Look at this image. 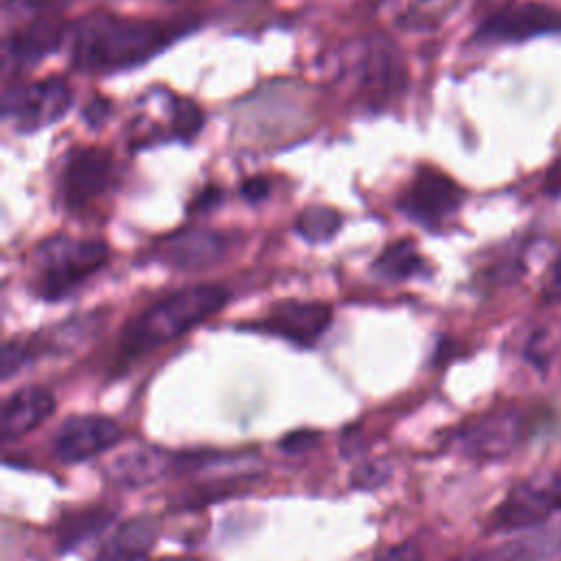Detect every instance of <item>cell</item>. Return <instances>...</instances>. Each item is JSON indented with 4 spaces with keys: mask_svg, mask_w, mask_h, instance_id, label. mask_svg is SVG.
<instances>
[{
    "mask_svg": "<svg viewBox=\"0 0 561 561\" xmlns=\"http://www.w3.org/2000/svg\"><path fill=\"white\" fill-rule=\"evenodd\" d=\"M156 528L147 517L125 522L99 550L94 561H142L153 543Z\"/></svg>",
    "mask_w": 561,
    "mask_h": 561,
    "instance_id": "cell-17",
    "label": "cell"
},
{
    "mask_svg": "<svg viewBox=\"0 0 561 561\" xmlns=\"http://www.w3.org/2000/svg\"><path fill=\"white\" fill-rule=\"evenodd\" d=\"M543 193L552 195V197H559L561 195V153L550 162V167L546 169L543 173Z\"/></svg>",
    "mask_w": 561,
    "mask_h": 561,
    "instance_id": "cell-27",
    "label": "cell"
},
{
    "mask_svg": "<svg viewBox=\"0 0 561 561\" xmlns=\"http://www.w3.org/2000/svg\"><path fill=\"white\" fill-rule=\"evenodd\" d=\"M294 228L305 241L324 243V241L333 239L337 234V230L342 228V215L333 206L313 204L298 213Z\"/></svg>",
    "mask_w": 561,
    "mask_h": 561,
    "instance_id": "cell-20",
    "label": "cell"
},
{
    "mask_svg": "<svg viewBox=\"0 0 561 561\" xmlns=\"http://www.w3.org/2000/svg\"><path fill=\"white\" fill-rule=\"evenodd\" d=\"M116 164L110 149L77 147L68 153L59 173V195L70 210H83L107 195Z\"/></svg>",
    "mask_w": 561,
    "mask_h": 561,
    "instance_id": "cell-9",
    "label": "cell"
},
{
    "mask_svg": "<svg viewBox=\"0 0 561 561\" xmlns=\"http://www.w3.org/2000/svg\"><path fill=\"white\" fill-rule=\"evenodd\" d=\"M561 33V9L539 2H511L480 22L473 42L478 44H522L535 37Z\"/></svg>",
    "mask_w": 561,
    "mask_h": 561,
    "instance_id": "cell-7",
    "label": "cell"
},
{
    "mask_svg": "<svg viewBox=\"0 0 561 561\" xmlns=\"http://www.w3.org/2000/svg\"><path fill=\"white\" fill-rule=\"evenodd\" d=\"M33 359V344L9 340L2 346V379H11L15 373H20L28 362Z\"/></svg>",
    "mask_w": 561,
    "mask_h": 561,
    "instance_id": "cell-22",
    "label": "cell"
},
{
    "mask_svg": "<svg viewBox=\"0 0 561 561\" xmlns=\"http://www.w3.org/2000/svg\"><path fill=\"white\" fill-rule=\"evenodd\" d=\"M377 561H421V552L414 543H399L381 554Z\"/></svg>",
    "mask_w": 561,
    "mask_h": 561,
    "instance_id": "cell-28",
    "label": "cell"
},
{
    "mask_svg": "<svg viewBox=\"0 0 561 561\" xmlns=\"http://www.w3.org/2000/svg\"><path fill=\"white\" fill-rule=\"evenodd\" d=\"M228 300L230 289L221 283H195L162 296L125 324L116 348L118 357L131 362L182 337Z\"/></svg>",
    "mask_w": 561,
    "mask_h": 561,
    "instance_id": "cell-2",
    "label": "cell"
},
{
    "mask_svg": "<svg viewBox=\"0 0 561 561\" xmlns=\"http://www.w3.org/2000/svg\"><path fill=\"white\" fill-rule=\"evenodd\" d=\"M64 37V28L57 20L39 18L22 28L11 31L2 42V66L4 77L11 79L13 75L31 68L48 53H53Z\"/></svg>",
    "mask_w": 561,
    "mask_h": 561,
    "instance_id": "cell-14",
    "label": "cell"
},
{
    "mask_svg": "<svg viewBox=\"0 0 561 561\" xmlns=\"http://www.w3.org/2000/svg\"><path fill=\"white\" fill-rule=\"evenodd\" d=\"M270 191H272V182L265 175H252V178L243 180V184H241V195L250 204L263 202L270 195Z\"/></svg>",
    "mask_w": 561,
    "mask_h": 561,
    "instance_id": "cell-26",
    "label": "cell"
},
{
    "mask_svg": "<svg viewBox=\"0 0 561 561\" xmlns=\"http://www.w3.org/2000/svg\"><path fill=\"white\" fill-rule=\"evenodd\" d=\"M107 259L110 248L103 239L72 234L46 237L31 252V291L46 302L64 300L92 278Z\"/></svg>",
    "mask_w": 561,
    "mask_h": 561,
    "instance_id": "cell-3",
    "label": "cell"
},
{
    "mask_svg": "<svg viewBox=\"0 0 561 561\" xmlns=\"http://www.w3.org/2000/svg\"><path fill=\"white\" fill-rule=\"evenodd\" d=\"M541 298L546 302H561V248L550 261L543 280H541Z\"/></svg>",
    "mask_w": 561,
    "mask_h": 561,
    "instance_id": "cell-23",
    "label": "cell"
},
{
    "mask_svg": "<svg viewBox=\"0 0 561 561\" xmlns=\"http://www.w3.org/2000/svg\"><path fill=\"white\" fill-rule=\"evenodd\" d=\"M388 478H390L388 462H366L364 467H359L355 471L353 484L362 486V489H373V486H379Z\"/></svg>",
    "mask_w": 561,
    "mask_h": 561,
    "instance_id": "cell-24",
    "label": "cell"
},
{
    "mask_svg": "<svg viewBox=\"0 0 561 561\" xmlns=\"http://www.w3.org/2000/svg\"><path fill=\"white\" fill-rule=\"evenodd\" d=\"M123 438L121 425L105 414H72L53 434V454L61 462L90 460Z\"/></svg>",
    "mask_w": 561,
    "mask_h": 561,
    "instance_id": "cell-12",
    "label": "cell"
},
{
    "mask_svg": "<svg viewBox=\"0 0 561 561\" xmlns=\"http://www.w3.org/2000/svg\"><path fill=\"white\" fill-rule=\"evenodd\" d=\"M561 513V473H535L508 489L489 515V530L515 533L546 524Z\"/></svg>",
    "mask_w": 561,
    "mask_h": 561,
    "instance_id": "cell-4",
    "label": "cell"
},
{
    "mask_svg": "<svg viewBox=\"0 0 561 561\" xmlns=\"http://www.w3.org/2000/svg\"><path fill=\"white\" fill-rule=\"evenodd\" d=\"M331 320L333 309L327 302L285 298L270 305L256 320L245 322L243 329L287 340L300 348H311L331 327Z\"/></svg>",
    "mask_w": 561,
    "mask_h": 561,
    "instance_id": "cell-8",
    "label": "cell"
},
{
    "mask_svg": "<svg viewBox=\"0 0 561 561\" xmlns=\"http://www.w3.org/2000/svg\"><path fill=\"white\" fill-rule=\"evenodd\" d=\"M460 184L436 167H419L399 197V210L414 224L436 230L462 206Z\"/></svg>",
    "mask_w": 561,
    "mask_h": 561,
    "instance_id": "cell-6",
    "label": "cell"
},
{
    "mask_svg": "<svg viewBox=\"0 0 561 561\" xmlns=\"http://www.w3.org/2000/svg\"><path fill=\"white\" fill-rule=\"evenodd\" d=\"M182 456L169 454L160 447H136L125 451L123 456H118L107 473L110 478L127 489H136V486H145L151 484L156 480H160L162 476H167L171 469H175V465L180 462Z\"/></svg>",
    "mask_w": 561,
    "mask_h": 561,
    "instance_id": "cell-16",
    "label": "cell"
},
{
    "mask_svg": "<svg viewBox=\"0 0 561 561\" xmlns=\"http://www.w3.org/2000/svg\"><path fill=\"white\" fill-rule=\"evenodd\" d=\"M171 2H180V0H171Z\"/></svg>",
    "mask_w": 561,
    "mask_h": 561,
    "instance_id": "cell-30",
    "label": "cell"
},
{
    "mask_svg": "<svg viewBox=\"0 0 561 561\" xmlns=\"http://www.w3.org/2000/svg\"><path fill=\"white\" fill-rule=\"evenodd\" d=\"M112 519H114V513L107 508H88L81 513H72L57 526L55 543L61 552L75 550L83 541L96 537Z\"/></svg>",
    "mask_w": 561,
    "mask_h": 561,
    "instance_id": "cell-19",
    "label": "cell"
},
{
    "mask_svg": "<svg viewBox=\"0 0 561 561\" xmlns=\"http://www.w3.org/2000/svg\"><path fill=\"white\" fill-rule=\"evenodd\" d=\"M72 105V88L61 77H44L28 83H13L2 94V116L20 134L39 131L57 121Z\"/></svg>",
    "mask_w": 561,
    "mask_h": 561,
    "instance_id": "cell-5",
    "label": "cell"
},
{
    "mask_svg": "<svg viewBox=\"0 0 561 561\" xmlns=\"http://www.w3.org/2000/svg\"><path fill=\"white\" fill-rule=\"evenodd\" d=\"M55 394L44 386H24L11 392L0 412V436L4 443L33 432L55 412Z\"/></svg>",
    "mask_w": 561,
    "mask_h": 561,
    "instance_id": "cell-15",
    "label": "cell"
},
{
    "mask_svg": "<svg viewBox=\"0 0 561 561\" xmlns=\"http://www.w3.org/2000/svg\"><path fill=\"white\" fill-rule=\"evenodd\" d=\"M524 434L526 421L522 412L502 408L460 425L451 436V445L469 458L500 460L517 449Z\"/></svg>",
    "mask_w": 561,
    "mask_h": 561,
    "instance_id": "cell-10",
    "label": "cell"
},
{
    "mask_svg": "<svg viewBox=\"0 0 561 561\" xmlns=\"http://www.w3.org/2000/svg\"><path fill=\"white\" fill-rule=\"evenodd\" d=\"M169 107V134L180 142H193L204 125V112L193 99L171 94L167 99Z\"/></svg>",
    "mask_w": 561,
    "mask_h": 561,
    "instance_id": "cell-21",
    "label": "cell"
},
{
    "mask_svg": "<svg viewBox=\"0 0 561 561\" xmlns=\"http://www.w3.org/2000/svg\"><path fill=\"white\" fill-rule=\"evenodd\" d=\"M217 197H219V191H217L215 186H206V188L193 199L191 210H193V213H199V210H204V208H210Z\"/></svg>",
    "mask_w": 561,
    "mask_h": 561,
    "instance_id": "cell-29",
    "label": "cell"
},
{
    "mask_svg": "<svg viewBox=\"0 0 561 561\" xmlns=\"http://www.w3.org/2000/svg\"><path fill=\"white\" fill-rule=\"evenodd\" d=\"M373 270L388 280H408L427 272V261L408 237L390 241L373 261Z\"/></svg>",
    "mask_w": 561,
    "mask_h": 561,
    "instance_id": "cell-18",
    "label": "cell"
},
{
    "mask_svg": "<svg viewBox=\"0 0 561 561\" xmlns=\"http://www.w3.org/2000/svg\"><path fill=\"white\" fill-rule=\"evenodd\" d=\"M230 248V239L221 230L188 226L175 230L153 245V259L178 272H202L219 263Z\"/></svg>",
    "mask_w": 561,
    "mask_h": 561,
    "instance_id": "cell-11",
    "label": "cell"
},
{
    "mask_svg": "<svg viewBox=\"0 0 561 561\" xmlns=\"http://www.w3.org/2000/svg\"><path fill=\"white\" fill-rule=\"evenodd\" d=\"M318 440H320V434H318V432H313V430H300V432L287 434V436L278 443V447H283V449L289 451V454H298V451H305V449L313 447Z\"/></svg>",
    "mask_w": 561,
    "mask_h": 561,
    "instance_id": "cell-25",
    "label": "cell"
},
{
    "mask_svg": "<svg viewBox=\"0 0 561 561\" xmlns=\"http://www.w3.org/2000/svg\"><path fill=\"white\" fill-rule=\"evenodd\" d=\"M191 28L193 22H160L92 11L75 20L68 31L70 64L88 75L129 70L153 59Z\"/></svg>",
    "mask_w": 561,
    "mask_h": 561,
    "instance_id": "cell-1",
    "label": "cell"
},
{
    "mask_svg": "<svg viewBox=\"0 0 561 561\" xmlns=\"http://www.w3.org/2000/svg\"><path fill=\"white\" fill-rule=\"evenodd\" d=\"M357 88L373 105H383L397 99L408 83L405 64L392 42L373 39L364 46L357 59Z\"/></svg>",
    "mask_w": 561,
    "mask_h": 561,
    "instance_id": "cell-13",
    "label": "cell"
}]
</instances>
